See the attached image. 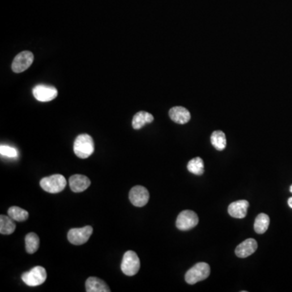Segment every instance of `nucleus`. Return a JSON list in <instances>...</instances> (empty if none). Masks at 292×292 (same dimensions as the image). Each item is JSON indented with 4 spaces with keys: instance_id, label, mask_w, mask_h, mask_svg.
Here are the masks:
<instances>
[{
    "instance_id": "20",
    "label": "nucleus",
    "mask_w": 292,
    "mask_h": 292,
    "mask_svg": "<svg viewBox=\"0 0 292 292\" xmlns=\"http://www.w3.org/2000/svg\"><path fill=\"white\" fill-rule=\"evenodd\" d=\"M211 143L217 150H224L226 146V135L224 132H214L211 135Z\"/></svg>"
},
{
    "instance_id": "9",
    "label": "nucleus",
    "mask_w": 292,
    "mask_h": 292,
    "mask_svg": "<svg viewBox=\"0 0 292 292\" xmlns=\"http://www.w3.org/2000/svg\"><path fill=\"white\" fill-rule=\"evenodd\" d=\"M32 94L38 101L46 102L57 97L58 90L54 86L38 84L32 90Z\"/></svg>"
},
{
    "instance_id": "19",
    "label": "nucleus",
    "mask_w": 292,
    "mask_h": 292,
    "mask_svg": "<svg viewBox=\"0 0 292 292\" xmlns=\"http://www.w3.org/2000/svg\"><path fill=\"white\" fill-rule=\"evenodd\" d=\"M24 241H26V250L28 254H34L38 251L39 248V244H40V240H39V237L38 236V234H35L34 232L28 233L26 236Z\"/></svg>"
},
{
    "instance_id": "21",
    "label": "nucleus",
    "mask_w": 292,
    "mask_h": 292,
    "mask_svg": "<svg viewBox=\"0 0 292 292\" xmlns=\"http://www.w3.org/2000/svg\"><path fill=\"white\" fill-rule=\"evenodd\" d=\"M188 170L196 176H202L204 173V162L200 158L192 159L188 164Z\"/></svg>"
},
{
    "instance_id": "22",
    "label": "nucleus",
    "mask_w": 292,
    "mask_h": 292,
    "mask_svg": "<svg viewBox=\"0 0 292 292\" xmlns=\"http://www.w3.org/2000/svg\"><path fill=\"white\" fill-rule=\"evenodd\" d=\"M9 217H11L13 220L16 222H24L28 218V211L24 210L23 208L18 206H12L9 208L8 211Z\"/></svg>"
},
{
    "instance_id": "11",
    "label": "nucleus",
    "mask_w": 292,
    "mask_h": 292,
    "mask_svg": "<svg viewBox=\"0 0 292 292\" xmlns=\"http://www.w3.org/2000/svg\"><path fill=\"white\" fill-rule=\"evenodd\" d=\"M258 242L254 238H248L236 248V254L238 258H245L250 256L258 250Z\"/></svg>"
},
{
    "instance_id": "4",
    "label": "nucleus",
    "mask_w": 292,
    "mask_h": 292,
    "mask_svg": "<svg viewBox=\"0 0 292 292\" xmlns=\"http://www.w3.org/2000/svg\"><path fill=\"white\" fill-rule=\"evenodd\" d=\"M140 267V259L138 258V254L134 251L126 252L121 263L122 273L127 276H134L138 273Z\"/></svg>"
},
{
    "instance_id": "6",
    "label": "nucleus",
    "mask_w": 292,
    "mask_h": 292,
    "mask_svg": "<svg viewBox=\"0 0 292 292\" xmlns=\"http://www.w3.org/2000/svg\"><path fill=\"white\" fill-rule=\"evenodd\" d=\"M92 230L91 226H86L82 228H72L68 233V238L72 244H84L90 238Z\"/></svg>"
},
{
    "instance_id": "15",
    "label": "nucleus",
    "mask_w": 292,
    "mask_h": 292,
    "mask_svg": "<svg viewBox=\"0 0 292 292\" xmlns=\"http://www.w3.org/2000/svg\"><path fill=\"white\" fill-rule=\"evenodd\" d=\"M86 292H110L109 286L104 280L98 278L90 277L86 280Z\"/></svg>"
},
{
    "instance_id": "16",
    "label": "nucleus",
    "mask_w": 292,
    "mask_h": 292,
    "mask_svg": "<svg viewBox=\"0 0 292 292\" xmlns=\"http://www.w3.org/2000/svg\"><path fill=\"white\" fill-rule=\"evenodd\" d=\"M154 121V116L148 112H138L132 118V128L136 130L140 129L147 124H150Z\"/></svg>"
},
{
    "instance_id": "8",
    "label": "nucleus",
    "mask_w": 292,
    "mask_h": 292,
    "mask_svg": "<svg viewBox=\"0 0 292 292\" xmlns=\"http://www.w3.org/2000/svg\"><path fill=\"white\" fill-rule=\"evenodd\" d=\"M34 54L30 52H20L16 56L12 64V69L16 73L26 71L30 67L34 62Z\"/></svg>"
},
{
    "instance_id": "3",
    "label": "nucleus",
    "mask_w": 292,
    "mask_h": 292,
    "mask_svg": "<svg viewBox=\"0 0 292 292\" xmlns=\"http://www.w3.org/2000/svg\"><path fill=\"white\" fill-rule=\"evenodd\" d=\"M40 185L43 190L50 194H58L66 187L67 180L62 174H53L42 178Z\"/></svg>"
},
{
    "instance_id": "24",
    "label": "nucleus",
    "mask_w": 292,
    "mask_h": 292,
    "mask_svg": "<svg viewBox=\"0 0 292 292\" xmlns=\"http://www.w3.org/2000/svg\"><path fill=\"white\" fill-rule=\"evenodd\" d=\"M288 206L292 208V198H289V200H288Z\"/></svg>"
},
{
    "instance_id": "1",
    "label": "nucleus",
    "mask_w": 292,
    "mask_h": 292,
    "mask_svg": "<svg viewBox=\"0 0 292 292\" xmlns=\"http://www.w3.org/2000/svg\"><path fill=\"white\" fill-rule=\"evenodd\" d=\"M75 154L80 158H88L94 152V142L88 134H80L76 138L73 146Z\"/></svg>"
},
{
    "instance_id": "2",
    "label": "nucleus",
    "mask_w": 292,
    "mask_h": 292,
    "mask_svg": "<svg viewBox=\"0 0 292 292\" xmlns=\"http://www.w3.org/2000/svg\"><path fill=\"white\" fill-rule=\"evenodd\" d=\"M210 274V267L207 263L199 262L196 264L194 267H192L186 274H185V281L190 285L199 282L206 280Z\"/></svg>"
},
{
    "instance_id": "12",
    "label": "nucleus",
    "mask_w": 292,
    "mask_h": 292,
    "mask_svg": "<svg viewBox=\"0 0 292 292\" xmlns=\"http://www.w3.org/2000/svg\"><path fill=\"white\" fill-rule=\"evenodd\" d=\"M90 180L88 177L82 174H74L69 178V185L72 191L74 192H82L86 191L90 186Z\"/></svg>"
},
{
    "instance_id": "25",
    "label": "nucleus",
    "mask_w": 292,
    "mask_h": 292,
    "mask_svg": "<svg viewBox=\"0 0 292 292\" xmlns=\"http://www.w3.org/2000/svg\"><path fill=\"white\" fill-rule=\"evenodd\" d=\"M290 192H292V186H290Z\"/></svg>"
},
{
    "instance_id": "7",
    "label": "nucleus",
    "mask_w": 292,
    "mask_h": 292,
    "mask_svg": "<svg viewBox=\"0 0 292 292\" xmlns=\"http://www.w3.org/2000/svg\"><path fill=\"white\" fill-rule=\"evenodd\" d=\"M199 222V218L194 211L184 210L178 214L176 226L178 230H188L195 228Z\"/></svg>"
},
{
    "instance_id": "18",
    "label": "nucleus",
    "mask_w": 292,
    "mask_h": 292,
    "mask_svg": "<svg viewBox=\"0 0 292 292\" xmlns=\"http://www.w3.org/2000/svg\"><path fill=\"white\" fill-rule=\"evenodd\" d=\"M270 218L266 214H260L254 222V230L258 234H264L268 230L270 226Z\"/></svg>"
},
{
    "instance_id": "13",
    "label": "nucleus",
    "mask_w": 292,
    "mask_h": 292,
    "mask_svg": "<svg viewBox=\"0 0 292 292\" xmlns=\"http://www.w3.org/2000/svg\"><path fill=\"white\" fill-rule=\"evenodd\" d=\"M250 203L247 200H240L233 202L228 207V213L236 218H244L247 215Z\"/></svg>"
},
{
    "instance_id": "14",
    "label": "nucleus",
    "mask_w": 292,
    "mask_h": 292,
    "mask_svg": "<svg viewBox=\"0 0 292 292\" xmlns=\"http://www.w3.org/2000/svg\"><path fill=\"white\" fill-rule=\"evenodd\" d=\"M169 116H170L172 120L178 124H185L191 118V114H190L188 110L182 108V106L172 108L169 112Z\"/></svg>"
},
{
    "instance_id": "23",
    "label": "nucleus",
    "mask_w": 292,
    "mask_h": 292,
    "mask_svg": "<svg viewBox=\"0 0 292 292\" xmlns=\"http://www.w3.org/2000/svg\"><path fill=\"white\" fill-rule=\"evenodd\" d=\"M0 154L2 156L8 158H18V150L15 148L4 144L0 146Z\"/></svg>"
},
{
    "instance_id": "10",
    "label": "nucleus",
    "mask_w": 292,
    "mask_h": 292,
    "mask_svg": "<svg viewBox=\"0 0 292 292\" xmlns=\"http://www.w3.org/2000/svg\"><path fill=\"white\" fill-rule=\"evenodd\" d=\"M148 199H150V194L148 190L143 186L138 185L130 190L129 200L135 206H144L148 203Z\"/></svg>"
},
{
    "instance_id": "5",
    "label": "nucleus",
    "mask_w": 292,
    "mask_h": 292,
    "mask_svg": "<svg viewBox=\"0 0 292 292\" xmlns=\"http://www.w3.org/2000/svg\"><path fill=\"white\" fill-rule=\"evenodd\" d=\"M46 271L42 266H36L31 270L26 272L22 276V280L30 286H40L46 280Z\"/></svg>"
},
{
    "instance_id": "17",
    "label": "nucleus",
    "mask_w": 292,
    "mask_h": 292,
    "mask_svg": "<svg viewBox=\"0 0 292 292\" xmlns=\"http://www.w3.org/2000/svg\"><path fill=\"white\" fill-rule=\"evenodd\" d=\"M15 220H13L9 216L1 215L0 216V233L2 234H11L15 232L16 226Z\"/></svg>"
}]
</instances>
